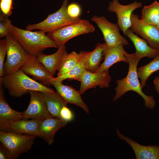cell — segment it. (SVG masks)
<instances>
[{"label": "cell", "mask_w": 159, "mask_h": 159, "mask_svg": "<svg viewBox=\"0 0 159 159\" xmlns=\"http://www.w3.org/2000/svg\"><path fill=\"white\" fill-rule=\"evenodd\" d=\"M46 33L41 30L32 32L23 29L11 24L10 34L28 54L37 57L47 48L58 47L56 42Z\"/></svg>", "instance_id": "cell-1"}, {"label": "cell", "mask_w": 159, "mask_h": 159, "mask_svg": "<svg viewBox=\"0 0 159 159\" xmlns=\"http://www.w3.org/2000/svg\"><path fill=\"white\" fill-rule=\"evenodd\" d=\"M124 55L127 57L129 64L128 72L125 77L116 81L117 86L115 89V95L113 101L118 100L127 92L133 91L137 93L143 98L146 107L151 109H154L155 102L153 96H147L142 92L138 80L137 66L140 59L136 57L134 53L129 54L125 52Z\"/></svg>", "instance_id": "cell-2"}, {"label": "cell", "mask_w": 159, "mask_h": 159, "mask_svg": "<svg viewBox=\"0 0 159 159\" xmlns=\"http://www.w3.org/2000/svg\"><path fill=\"white\" fill-rule=\"evenodd\" d=\"M0 85L7 89L10 95L20 97L31 90L54 93L47 87L28 76L20 69L0 77Z\"/></svg>", "instance_id": "cell-3"}, {"label": "cell", "mask_w": 159, "mask_h": 159, "mask_svg": "<svg viewBox=\"0 0 159 159\" xmlns=\"http://www.w3.org/2000/svg\"><path fill=\"white\" fill-rule=\"evenodd\" d=\"M68 2V0H64L61 7L57 11L49 14L40 22L28 25L26 29L31 31L39 29L48 33L79 21L81 19L79 17L73 18L68 14L67 10Z\"/></svg>", "instance_id": "cell-4"}, {"label": "cell", "mask_w": 159, "mask_h": 159, "mask_svg": "<svg viewBox=\"0 0 159 159\" xmlns=\"http://www.w3.org/2000/svg\"><path fill=\"white\" fill-rule=\"evenodd\" d=\"M6 59L4 64L5 74L12 73L30 60L33 56L28 54L10 34L6 37Z\"/></svg>", "instance_id": "cell-5"}, {"label": "cell", "mask_w": 159, "mask_h": 159, "mask_svg": "<svg viewBox=\"0 0 159 159\" xmlns=\"http://www.w3.org/2000/svg\"><path fill=\"white\" fill-rule=\"evenodd\" d=\"M37 136L11 132H0V141L9 151L11 159H16L30 150Z\"/></svg>", "instance_id": "cell-6"}, {"label": "cell", "mask_w": 159, "mask_h": 159, "mask_svg": "<svg viewBox=\"0 0 159 159\" xmlns=\"http://www.w3.org/2000/svg\"><path fill=\"white\" fill-rule=\"evenodd\" d=\"M95 30V27L88 20L81 19L76 23L47 33V35L59 47L65 45L69 40L75 37L93 33Z\"/></svg>", "instance_id": "cell-7"}, {"label": "cell", "mask_w": 159, "mask_h": 159, "mask_svg": "<svg viewBox=\"0 0 159 159\" xmlns=\"http://www.w3.org/2000/svg\"><path fill=\"white\" fill-rule=\"evenodd\" d=\"M91 19L101 31L104 39L108 47H112L119 44L123 46L128 44L127 40L120 34L117 24L109 21L104 16L99 17L95 15Z\"/></svg>", "instance_id": "cell-8"}, {"label": "cell", "mask_w": 159, "mask_h": 159, "mask_svg": "<svg viewBox=\"0 0 159 159\" xmlns=\"http://www.w3.org/2000/svg\"><path fill=\"white\" fill-rule=\"evenodd\" d=\"M30 100L26 110L23 112V119L43 120L54 117L49 112L42 92L31 90L29 92Z\"/></svg>", "instance_id": "cell-9"}, {"label": "cell", "mask_w": 159, "mask_h": 159, "mask_svg": "<svg viewBox=\"0 0 159 159\" xmlns=\"http://www.w3.org/2000/svg\"><path fill=\"white\" fill-rule=\"evenodd\" d=\"M142 5V2H138L136 1L127 5L121 4L118 0H112L109 3L108 10L116 14L117 24L125 36L126 31L131 26V17L133 11L141 7Z\"/></svg>", "instance_id": "cell-10"}, {"label": "cell", "mask_w": 159, "mask_h": 159, "mask_svg": "<svg viewBox=\"0 0 159 159\" xmlns=\"http://www.w3.org/2000/svg\"><path fill=\"white\" fill-rule=\"evenodd\" d=\"M131 20V30L141 37L151 47L159 49V30L156 26L144 23L133 12Z\"/></svg>", "instance_id": "cell-11"}, {"label": "cell", "mask_w": 159, "mask_h": 159, "mask_svg": "<svg viewBox=\"0 0 159 159\" xmlns=\"http://www.w3.org/2000/svg\"><path fill=\"white\" fill-rule=\"evenodd\" d=\"M111 80L108 69L100 72H92L86 70L81 77L78 91L81 95L87 90L97 86L101 89L108 88Z\"/></svg>", "instance_id": "cell-12"}, {"label": "cell", "mask_w": 159, "mask_h": 159, "mask_svg": "<svg viewBox=\"0 0 159 159\" xmlns=\"http://www.w3.org/2000/svg\"><path fill=\"white\" fill-rule=\"evenodd\" d=\"M20 69L43 85L48 87L52 85L50 80L53 77L44 65L38 60L36 57L33 56Z\"/></svg>", "instance_id": "cell-13"}, {"label": "cell", "mask_w": 159, "mask_h": 159, "mask_svg": "<svg viewBox=\"0 0 159 159\" xmlns=\"http://www.w3.org/2000/svg\"><path fill=\"white\" fill-rule=\"evenodd\" d=\"M23 112L12 109L5 100L2 86L0 87V130L9 132L11 124L16 120L22 119Z\"/></svg>", "instance_id": "cell-14"}, {"label": "cell", "mask_w": 159, "mask_h": 159, "mask_svg": "<svg viewBox=\"0 0 159 159\" xmlns=\"http://www.w3.org/2000/svg\"><path fill=\"white\" fill-rule=\"evenodd\" d=\"M117 135L119 138L127 143L133 150L136 159H159V146H145L140 144L122 134L117 129Z\"/></svg>", "instance_id": "cell-15"}, {"label": "cell", "mask_w": 159, "mask_h": 159, "mask_svg": "<svg viewBox=\"0 0 159 159\" xmlns=\"http://www.w3.org/2000/svg\"><path fill=\"white\" fill-rule=\"evenodd\" d=\"M107 47L105 42L103 44L99 43L91 52L81 51L80 52L86 70L92 72L96 71L101 64V62L104 59Z\"/></svg>", "instance_id": "cell-16"}, {"label": "cell", "mask_w": 159, "mask_h": 159, "mask_svg": "<svg viewBox=\"0 0 159 159\" xmlns=\"http://www.w3.org/2000/svg\"><path fill=\"white\" fill-rule=\"evenodd\" d=\"M52 85L57 92L68 103L74 104L82 108L86 113H89V109L84 102L79 91L71 86L65 85L61 82L51 81Z\"/></svg>", "instance_id": "cell-17"}, {"label": "cell", "mask_w": 159, "mask_h": 159, "mask_svg": "<svg viewBox=\"0 0 159 159\" xmlns=\"http://www.w3.org/2000/svg\"><path fill=\"white\" fill-rule=\"evenodd\" d=\"M68 122L54 117L46 119L41 121L39 127L40 137L43 139L49 145L54 141V136L60 129L65 126Z\"/></svg>", "instance_id": "cell-18"}, {"label": "cell", "mask_w": 159, "mask_h": 159, "mask_svg": "<svg viewBox=\"0 0 159 159\" xmlns=\"http://www.w3.org/2000/svg\"><path fill=\"white\" fill-rule=\"evenodd\" d=\"M57 50L53 54L45 55L42 53L37 57L38 60L44 65L52 76L58 71L68 53L65 45L59 46Z\"/></svg>", "instance_id": "cell-19"}, {"label": "cell", "mask_w": 159, "mask_h": 159, "mask_svg": "<svg viewBox=\"0 0 159 159\" xmlns=\"http://www.w3.org/2000/svg\"><path fill=\"white\" fill-rule=\"evenodd\" d=\"M123 45L119 44L112 47L107 48L104 60L95 72H100L109 69L114 64L120 62L128 63L127 57L124 55L125 51Z\"/></svg>", "instance_id": "cell-20"}, {"label": "cell", "mask_w": 159, "mask_h": 159, "mask_svg": "<svg viewBox=\"0 0 159 159\" xmlns=\"http://www.w3.org/2000/svg\"><path fill=\"white\" fill-rule=\"evenodd\" d=\"M127 36L133 43L136 49L134 53L136 57L140 59L143 57L154 58L159 52V49L152 48L144 39L141 38L129 29L126 31Z\"/></svg>", "instance_id": "cell-21"}, {"label": "cell", "mask_w": 159, "mask_h": 159, "mask_svg": "<svg viewBox=\"0 0 159 159\" xmlns=\"http://www.w3.org/2000/svg\"><path fill=\"white\" fill-rule=\"evenodd\" d=\"M42 120L37 119H21L15 121L11 125L9 132L15 133L33 135L40 137L39 130Z\"/></svg>", "instance_id": "cell-22"}, {"label": "cell", "mask_w": 159, "mask_h": 159, "mask_svg": "<svg viewBox=\"0 0 159 159\" xmlns=\"http://www.w3.org/2000/svg\"><path fill=\"white\" fill-rule=\"evenodd\" d=\"M49 113L54 117L61 119L60 112L68 103L57 92H42Z\"/></svg>", "instance_id": "cell-23"}, {"label": "cell", "mask_w": 159, "mask_h": 159, "mask_svg": "<svg viewBox=\"0 0 159 159\" xmlns=\"http://www.w3.org/2000/svg\"><path fill=\"white\" fill-rule=\"evenodd\" d=\"M140 19L144 23L156 26L159 22V3L155 1L151 4L144 6Z\"/></svg>", "instance_id": "cell-24"}, {"label": "cell", "mask_w": 159, "mask_h": 159, "mask_svg": "<svg viewBox=\"0 0 159 159\" xmlns=\"http://www.w3.org/2000/svg\"><path fill=\"white\" fill-rule=\"evenodd\" d=\"M159 70V52L153 59L147 64L137 69V74L140 80L142 89L146 85V81L149 77L155 72Z\"/></svg>", "instance_id": "cell-25"}, {"label": "cell", "mask_w": 159, "mask_h": 159, "mask_svg": "<svg viewBox=\"0 0 159 159\" xmlns=\"http://www.w3.org/2000/svg\"><path fill=\"white\" fill-rule=\"evenodd\" d=\"M86 70L85 64L81 58L80 55V60L72 69L60 76L56 77H53L50 81L51 82L53 81L62 82L64 80L69 79L80 81L82 74Z\"/></svg>", "instance_id": "cell-26"}, {"label": "cell", "mask_w": 159, "mask_h": 159, "mask_svg": "<svg viewBox=\"0 0 159 159\" xmlns=\"http://www.w3.org/2000/svg\"><path fill=\"white\" fill-rule=\"evenodd\" d=\"M80 59V53L73 51L65 56L58 70L57 76L62 75L72 69Z\"/></svg>", "instance_id": "cell-27"}, {"label": "cell", "mask_w": 159, "mask_h": 159, "mask_svg": "<svg viewBox=\"0 0 159 159\" xmlns=\"http://www.w3.org/2000/svg\"><path fill=\"white\" fill-rule=\"evenodd\" d=\"M2 13L0 14V37H6L10 33L11 21Z\"/></svg>", "instance_id": "cell-28"}, {"label": "cell", "mask_w": 159, "mask_h": 159, "mask_svg": "<svg viewBox=\"0 0 159 159\" xmlns=\"http://www.w3.org/2000/svg\"><path fill=\"white\" fill-rule=\"evenodd\" d=\"M6 54V44L5 39L0 40V77H2L5 75L4 67Z\"/></svg>", "instance_id": "cell-29"}, {"label": "cell", "mask_w": 159, "mask_h": 159, "mask_svg": "<svg viewBox=\"0 0 159 159\" xmlns=\"http://www.w3.org/2000/svg\"><path fill=\"white\" fill-rule=\"evenodd\" d=\"M13 0H0V9L1 12L8 16L12 13Z\"/></svg>", "instance_id": "cell-30"}, {"label": "cell", "mask_w": 159, "mask_h": 159, "mask_svg": "<svg viewBox=\"0 0 159 159\" xmlns=\"http://www.w3.org/2000/svg\"><path fill=\"white\" fill-rule=\"evenodd\" d=\"M67 10L69 15L73 18L79 17L81 13L80 6L75 3H72L68 5Z\"/></svg>", "instance_id": "cell-31"}, {"label": "cell", "mask_w": 159, "mask_h": 159, "mask_svg": "<svg viewBox=\"0 0 159 159\" xmlns=\"http://www.w3.org/2000/svg\"><path fill=\"white\" fill-rule=\"evenodd\" d=\"M60 116L61 119L68 122L72 121L74 118L73 113L67 106H64L62 108Z\"/></svg>", "instance_id": "cell-32"}, {"label": "cell", "mask_w": 159, "mask_h": 159, "mask_svg": "<svg viewBox=\"0 0 159 159\" xmlns=\"http://www.w3.org/2000/svg\"><path fill=\"white\" fill-rule=\"evenodd\" d=\"M0 159H11L9 151L1 144L0 145Z\"/></svg>", "instance_id": "cell-33"}, {"label": "cell", "mask_w": 159, "mask_h": 159, "mask_svg": "<svg viewBox=\"0 0 159 159\" xmlns=\"http://www.w3.org/2000/svg\"><path fill=\"white\" fill-rule=\"evenodd\" d=\"M153 83L155 90L159 94V77H156L155 78Z\"/></svg>", "instance_id": "cell-34"}, {"label": "cell", "mask_w": 159, "mask_h": 159, "mask_svg": "<svg viewBox=\"0 0 159 159\" xmlns=\"http://www.w3.org/2000/svg\"><path fill=\"white\" fill-rule=\"evenodd\" d=\"M156 26L158 29L159 30V22Z\"/></svg>", "instance_id": "cell-35"}]
</instances>
